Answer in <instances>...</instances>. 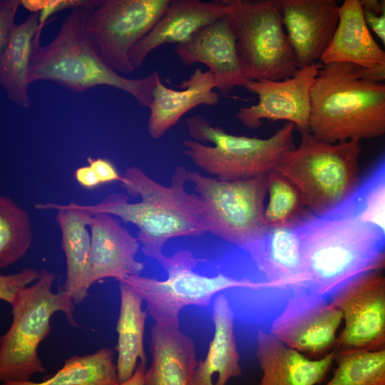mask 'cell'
<instances>
[{
    "mask_svg": "<svg viewBox=\"0 0 385 385\" xmlns=\"http://www.w3.org/2000/svg\"><path fill=\"white\" fill-rule=\"evenodd\" d=\"M55 274L41 270L40 277L18 295L11 306L12 323L0 339V380L25 381L45 368L38 354L40 343L51 331V317L63 312L69 324L80 326L74 317V301L61 286L51 290Z\"/></svg>",
    "mask_w": 385,
    "mask_h": 385,
    "instance_id": "cell-8",
    "label": "cell"
},
{
    "mask_svg": "<svg viewBox=\"0 0 385 385\" xmlns=\"http://www.w3.org/2000/svg\"><path fill=\"white\" fill-rule=\"evenodd\" d=\"M336 353L338 365L325 385H385V349Z\"/></svg>",
    "mask_w": 385,
    "mask_h": 385,
    "instance_id": "cell-31",
    "label": "cell"
},
{
    "mask_svg": "<svg viewBox=\"0 0 385 385\" xmlns=\"http://www.w3.org/2000/svg\"><path fill=\"white\" fill-rule=\"evenodd\" d=\"M39 29V13L33 12L16 25L6 46L0 53V85L7 98L23 108L30 106L28 88L34 37Z\"/></svg>",
    "mask_w": 385,
    "mask_h": 385,
    "instance_id": "cell-26",
    "label": "cell"
},
{
    "mask_svg": "<svg viewBox=\"0 0 385 385\" xmlns=\"http://www.w3.org/2000/svg\"><path fill=\"white\" fill-rule=\"evenodd\" d=\"M98 0L71 9L54 38L40 43L38 29L33 43L29 81H48L81 93L99 86L122 91L149 108L157 71L140 78H129L112 69L101 57L87 32L88 14Z\"/></svg>",
    "mask_w": 385,
    "mask_h": 385,
    "instance_id": "cell-3",
    "label": "cell"
},
{
    "mask_svg": "<svg viewBox=\"0 0 385 385\" xmlns=\"http://www.w3.org/2000/svg\"><path fill=\"white\" fill-rule=\"evenodd\" d=\"M146 364L139 362L133 375L127 381L118 385H144V377Z\"/></svg>",
    "mask_w": 385,
    "mask_h": 385,
    "instance_id": "cell-37",
    "label": "cell"
},
{
    "mask_svg": "<svg viewBox=\"0 0 385 385\" xmlns=\"http://www.w3.org/2000/svg\"><path fill=\"white\" fill-rule=\"evenodd\" d=\"M309 132L329 143L385 134V83L351 64L323 65L312 88Z\"/></svg>",
    "mask_w": 385,
    "mask_h": 385,
    "instance_id": "cell-4",
    "label": "cell"
},
{
    "mask_svg": "<svg viewBox=\"0 0 385 385\" xmlns=\"http://www.w3.org/2000/svg\"><path fill=\"white\" fill-rule=\"evenodd\" d=\"M89 228L91 285L107 278L120 282L140 274L144 265L136 260L140 243L118 218L106 213L93 214Z\"/></svg>",
    "mask_w": 385,
    "mask_h": 385,
    "instance_id": "cell-18",
    "label": "cell"
},
{
    "mask_svg": "<svg viewBox=\"0 0 385 385\" xmlns=\"http://www.w3.org/2000/svg\"><path fill=\"white\" fill-rule=\"evenodd\" d=\"M336 349L312 359L287 346L270 332L259 330L256 355L262 371L260 385H317L336 359Z\"/></svg>",
    "mask_w": 385,
    "mask_h": 385,
    "instance_id": "cell-21",
    "label": "cell"
},
{
    "mask_svg": "<svg viewBox=\"0 0 385 385\" xmlns=\"http://www.w3.org/2000/svg\"><path fill=\"white\" fill-rule=\"evenodd\" d=\"M242 250L256 272L287 302L307 292L302 247L297 224L266 227Z\"/></svg>",
    "mask_w": 385,
    "mask_h": 385,
    "instance_id": "cell-12",
    "label": "cell"
},
{
    "mask_svg": "<svg viewBox=\"0 0 385 385\" xmlns=\"http://www.w3.org/2000/svg\"><path fill=\"white\" fill-rule=\"evenodd\" d=\"M74 176L80 185L88 189L94 188L101 184L96 173L88 165L77 168Z\"/></svg>",
    "mask_w": 385,
    "mask_h": 385,
    "instance_id": "cell-36",
    "label": "cell"
},
{
    "mask_svg": "<svg viewBox=\"0 0 385 385\" xmlns=\"http://www.w3.org/2000/svg\"><path fill=\"white\" fill-rule=\"evenodd\" d=\"M343 320L331 301L309 294L289 303L272 322L270 332L302 354L316 356L336 347Z\"/></svg>",
    "mask_w": 385,
    "mask_h": 385,
    "instance_id": "cell-15",
    "label": "cell"
},
{
    "mask_svg": "<svg viewBox=\"0 0 385 385\" xmlns=\"http://www.w3.org/2000/svg\"><path fill=\"white\" fill-rule=\"evenodd\" d=\"M185 123L192 139L183 140V153L205 173L222 180L267 175L295 147L291 123L266 138L229 133L201 115L190 116Z\"/></svg>",
    "mask_w": 385,
    "mask_h": 385,
    "instance_id": "cell-6",
    "label": "cell"
},
{
    "mask_svg": "<svg viewBox=\"0 0 385 385\" xmlns=\"http://www.w3.org/2000/svg\"><path fill=\"white\" fill-rule=\"evenodd\" d=\"M287 152L274 168L302 194L309 211L323 215L342 203L360 182L359 141L329 143L309 131Z\"/></svg>",
    "mask_w": 385,
    "mask_h": 385,
    "instance_id": "cell-7",
    "label": "cell"
},
{
    "mask_svg": "<svg viewBox=\"0 0 385 385\" xmlns=\"http://www.w3.org/2000/svg\"><path fill=\"white\" fill-rule=\"evenodd\" d=\"M203 260L188 250H180L158 261L167 273L164 279L136 274L122 281L141 297L156 324L177 328L183 308L207 307L222 292L231 289L270 292L266 282L251 276L236 277L220 267L213 273L201 272L199 267Z\"/></svg>",
    "mask_w": 385,
    "mask_h": 385,
    "instance_id": "cell-5",
    "label": "cell"
},
{
    "mask_svg": "<svg viewBox=\"0 0 385 385\" xmlns=\"http://www.w3.org/2000/svg\"><path fill=\"white\" fill-rule=\"evenodd\" d=\"M343 314L337 352L385 349V274L375 272L352 282L330 300Z\"/></svg>",
    "mask_w": 385,
    "mask_h": 385,
    "instance_id": "cell-13",
    "label": "cell"
},
{
    "mask_svg": "<svg viewBox=\"0 0 385 385\" xmlns=\"http://www.w3.org/2000/svg\"><path fill=\"white\" fill-rule=\"evenodd\" d=\"M234 312L224 294L213 299L214 335L205 358L198 361L192 385H226L242 373L234 333Z\"/></svg>",
    "mask_w": 385,
    "mask_h": 385,
    "instance_id": "cell-25",
    "label": "cell"
},
{
    "mask_svg": "<svg viewBox=\"0 0 385 385\" xmlns=\"http://www.w3.org/2000/svg\"><path fill=\"white\" fill-rule=\"evenodd\" d=\"M21 4L22 1L20 0H1L0 1V53L6 46L16 26L14 19Z\"/></svg>",
    "mask_w": 385,
    "mask_h": 385,
    "instance_id": "cell-34",
    "label": "cell"
},
{
    "mask_svg": "<svg viewBox=\"0 0 385 385\" xmlns=\"http://www.w3.org/2000/svg\"><path fill=\"white\" fill-rule=\"evenodd\" d=\"M269 201L264 210L266 227L296 225L312 214L297 187L274 169L267 175Z\"/></svg>",
    "mask_w": 385,
    "mask_h": 385,
    "instance_id": "cell-29",
    "label": "cell"
},
{
    "mask_svg": "<svg viewBox=\"0 0 385 385\" xmlns=\"http://www.w3.org/2000/svg\"><path fill=\"white\" fill-rule=\"evenodd\" d=\"M120 312L116 324L117 376L119 383L129 379L137 361L146 364L143 336L148 311L143 310L141 297L127 283L119 282Z\"/></svg>",
    "mask_w": 385,
    "mask_h": 385,
    "instance_id": "cell-27",
    "label": "cell"
},
{
    "mask_svg": "<svg viewBox=\"0 0 385 385\" xmlns=\"http://www.w3.org/2000/svg\"><path fill=\"white\" fill-rule=\"evenodd\" d=\"M36 210H56V222L61 233V247L66 257V272L63 290L80 304L89 295V259L91 235L88 231L93 216L79 203H36Z\"/></svg>",
    "mask_w": 385,
    "mask_h": 385,
    "instance_id": "cell-20",
    "label": "cell"
},
{
    "mask_svg": "<svg viewBox=\"0 0 385 385\" xmlns=\"http://www.w3.org/2000/svg\"><path fill=\"white\" fill-rule=\"evenodd\" d=\"M178 87L180 90L165 86L157 72L148 121V132L153 139L163 137L192 108L215 106L220 101V96L213 91L216 88L215 79L209 71L197 68Z\"/></svg>",
    "mask_w": 385,
    "mask_h": 385,
    "instance_id": "cell-22",
    "label": "cell"
},
{
    "mask_svg": "<svg viewBox=\"0 0 385 385\" xmlns=\"http://www.w3.org/2000/svg\"><path fill=\"white\" fill-rule=\"evenodd\" d=\"M170 0H98L91 10L87 32L96 48L115 71L135 69L130 53L163 14Z\"/></svg>",
    "mask_w": 385,
    "mask_h": 385,
    "instance_id": "cell-11",
    "label": "cell"
},
{
    "mask_svg": "<svg viewBox=\"0 0 385 385\" xmlns=\"http://www.w3.org/2000/svg\"><path fill=\"white\" fill-rule=\"evenodd\" d=\"M323 65L348 63L363 69L385 64V51L374 38L361 1L344 0L332 39L321 58Z\"/></svg>",
    "mask_w": 385,
    "mask_h": 385,
    "instance_id": "cell-23",
    "label": "cell"
},
{
    "mask_svg": "<svg viewBox=\"0 0 385 385\" xmlns=\"http://www.w3.org/2000/svg\"><path fill=\"white\" fill-rule=\"evenodd\" d=\"M119 384L113 351L106 347L83 356L74 355L53 375L34 382L8 381L2 385H118Z\"/></svg>",
    "mask_w": 385,
    "mask_h": 385,
    "instance_id": "cell-28",
    "label": "cell"
},
{
    "mask_svg": "<svg viewBox=\"0 0 385 385\" xmlns=\"http://www.w3.org/2000/svg\"><path fill=\"white\" fill-rule=\"evenodd\" d=\"M228 14L227 1L170 0L163 14L130 53L135 70L158 47L188 41L197 32Z\"/></svg>",
    "mask_w": 385,
    "mask_h": 385,
    "instance_id": "cell-19",
    "label": "cell"
},
{
    "mask_svg": "<svg viewBox=\"0 0 385 385\" xmlns=\"http://www.w3.org/2000/svg\"><path fill=\"white\" fill-rule=\"evenodd\" d=\"M174 51L186 66L201 63L208 67L216 88L222 94L245 87V77L237 48V40L228 15L197 32L188 41L175 46Z\"/></svg>",
    "mask_w": 385,
    "mask_h": 385,
    "instance_id": "cell-17",
    "label": "cell"
},
{
    "mask_svg": "<svg viewBox=\"0 0 385 385\" xmlns=\"http://www.w3.org/2000/svg\"><path fill=\"white\" fill-rule=\"evenodd\" d=\"M361 4L369 28L381 40L385 51V0H365L361 1ZM356 71L360 76L365 78L376 81H385V64L374 69L356 67Z\"/></svg>",
    "mask_w": 385,
    "mask_h": 385,
    "instance_id": "cell-32",
    "label": "cell"
},
{
    "mask_svg": "<svg viewBox=\"0 0 385 385\" xmlns=\"http://www.w3.org/2000/svg\"><path fill=\"white\" fill-rule=\"evenodd\" d=\"M307 288L330 301L359 278L385 269V237L368 222L327 213L297 224Z\"/></svg>",
    "mask_w": 385,
    "mask_h": 385,
    "instance_id": "cell-2",
    "label": "cell"
},
{
    "mask_svg": "<svg viewBox=\"0 0 385 385\" xmlns=\"http://www.w3.org/2000/svg\"><path fill=\"white\" fill-rule=\"evenodd\" d=\"M228 14L247 81H278L298 71L278 0H229Z\"/></svg>",
    "mask_w": 385,
    "mask_h": 385,
    "instance_id": "cell-9",
    "label": "cell"
},
{
    "mask_svg": "<svg viewBox=\"0 0 385 385\" xmlns=\"http://www.w3.org/2000/svg\"><path fill=\"white\" fill-rule=\"evenodd\" d=\"M33 232L27 212L10 197L0 196V267L6 268L27 252Z\"/></svg>",
    "mask_w": 385,
    "mask_h": 385,
    "instance_id": "cell-30",
    "label": "cell"
},
{
    "mask_svg": "<svg viewBox=\"0 0 385 385\" xmlns=\"http://www.w3.org/2000/svg\"><path fill=\"white\" fill-rule=\"evenodd\" d=\"M41 275V271L31 267H26L19 272L0 275V298L12 306L19 294L36 282Z\"/></svg>",
    "mask_w": 385,
    "mask_h": 385,
    "instance_id": "cell-33",
    "label": "cell"
},
{
    "mask_svg": "<svg viewBox=\"0 0 385 385\" xmlns=\"http://www.w3.org/2000/svg\"><path fill=\"white\" fill-rule=\"evenodd\" d=\"M189 170L175 168L168 186L161 185L137 166L121 175L125 193H111L101 202L81 207L92 214L106 213L138 228L137 239L143 253L158 262L163 249L174 238L200 236L213 226L207 208L197 194L185 188Z\"/></svg>",
    "mask_w": 385,
    "mask_h": 385,
    "instance_id": "cell-1",
    "label": "cell"
},
{
    "mask_svg": "<svg viewBox=\"0 0 385 385\" xmlns=\"http://www.w3.org/2000/svg\"><path fill=\"white\" fill-rule=\"evenodd\" d=\"M188 179L207 208L214 235L242 249L266 227V175L230 181L190 171Z\"/></svg>",
    "mask_w": 385,
    "mask_h": 385,
    "instance_id": "cell-10",
    "label": "cell"
},
{
    "mask_svg": "<svg viewBox=\"0 0 385 385\" xmlns=\"http://www.w3.org/2000/svg\"><path fill=\"white\" fill-rule=\"evenodd\" d=\"M87 161L101 184L120 181L121 175L110 161L100 158H88Z\"/></svg>",
    "mask_w": 385,
    "mask_h": 385,
    "instance_id": "cell-35",
    "label": "cell"
},
{
    "mask_svg": "<svg viewBox=\"0 0 385 385\" xmlns=\"http://www.w3.org/2000/svg\"><path fill=\"white\" fill-rule=\"evenodd\" d=\"M282 23L298 69L317 63L339 21L334 0H278Z\"/></svg>",
    "mask_w": 385,
    "mask_h": 385,
    "instance_id": "cell-16",
    "label": "cell"
},
{
    "mask_svg": "<svg viewBox=\"0 0 385 385\" xmlns=\"http://www.w3.org/2000/svg\"><path fill=\"white\" fill-rule=\"evenodd\" d=\"M152 362L144 385H192L198 364L193 341L179 328L155 324L151 329Z\"/></svg>",
    "mask_w": 385,
    "mask_h": 385,
    "instance_id": "cell-24",
    "label": "cell"
},
{
    "mask_svg": "<svg viewBox=\"0 0 385 385\" xmlns=\"http://www.w3.org/2000/svg\"><path fill=\"white\" fill-rule=\"evenodd\" d=\"M320 67L315 63L298 69L283 80L248 81L245 88L257 96L258 102L240 108L237 118L250 129H257L264 120H269L291 123L299 133L309 131L311 91Z\"/></svg>",
    "mask_w": 385,
    "mask_h": 385,
    "instance_id": "cell-14",
    "label": "cell"
}]
</instances>
